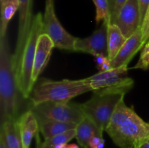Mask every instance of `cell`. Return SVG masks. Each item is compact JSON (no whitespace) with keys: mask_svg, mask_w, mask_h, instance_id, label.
<instances>
[{"mask_svg":"<svg viewBox=\"0 0 149 148\" xmlns=\"http://www.w3.org/2000/svg\"><path fill=\"white\" fill-rule=\"evenodd\" d=\"M106 132L120 148H137L149 139V122L128 107L124 97L116 106Z\"/></svg>","mask_w":149,"mask_h":148,"instance_id":"cell-1","label":"cell"},{"mask_svg":"<svg viewBox=\"0 0 149 148\" xmlns=\"http://www.w3.org/2000/svg\"><path fill=\"white\" fill-rule=\"evenodd\" d=\"M7 36L0 38V125L18 117V88Z\"/></svg>","mask_w":149,"mask_h":148,"instance_id":"cell-2","label":"cell"},{"mask_svg":"<svg viewBox=\"0 0 149 148\" xmlns=\"http://www.w3.org/2000/svg\"><path fill=\"white\" fill-rule=\"evenodd\" d=\"M88 91L91 89L84 78L61 81L42 78L33 87L29 99L31 105L45 102H68L71 99Z\"/></svg>","mask_w":149,"mask_h":148,"instance_id":"cell-3","label":"cell"},{"mask_svg":"<svg viewBox=\"0 0 149 148\" xmlns=\"http://www.w3.org/2000/svg\"><path fill=\"white\" fill-rule=\"evenodd\" d=\"M43 33V15L41 12L33 16L31 28L25 44L20 59L18 72L16 75L17 86L23 98L28 99L32 91L31 74L36 44L39 36Z\"/></svg>","mask_w":149,"mask_h":148,"instance_id":"cell-4","label":"cell"},{"mask_svg":"<svg viewBox=\"0 0 149 148\" xmlns=\"http://www.w3.org/2000/svg\"><path fill=\"white\" fill-rule=\"evenodd\" d=\"M128 65L99 73L84 78L91 91L97 94H126L134 86V81L128 76Z\"/></svg>","mask_w":149,"mask_h":148,"instance_id":"cell-5","label":"cell"},{"mask_svg":"<svg viewBox=\"0 0 149 148\" xmlns=\"http://www.w3.org/2000/svg\"><path fill=\"white\" fill-rule=\"evenodd\" d=\"M121 94L93 93L91 98L80 104L84 116L90 119L102 131L106 129L120 100L125 97Z\"/></svg>","mask_w":149,"mask_h":148,"instance_id":"cell-6","label":"cell"},{"mask_svg":"<svg viewBox=\"0 0 149 148\" xmlns=\"http://www.w3.org/2000/svg\"><path fill=\"white\" fill-rule=\"evenodd\" d=\"M29 110L33 112L38 122L52 120L78 124L85 118L80 104L69 102H45L36 105H31Z\"/></svg>","mask_w":149,"mask_h":148,"instance_id":"cell-7","label":"cell"},{"mask_svg":"<svg viewBox=\"0 0 149 148\" xmlns=\"http://www.w3.org/2000/svg\"><path fill=\"white\" fill-rule=\"evenodd\" d=\"M43 33L50 37L55 48L75 52L74 45L77 38L67 32L57 18L53 0H46L43 15Z\"/></svg>","mask_w":149,"mask_h":148,"instance_id":"cell-8","label":"cell"},{"mask_svg":"<svg viewBox=\"0 0 149 148\" xmlns=\"http://www.w3.org/2000/svg\"><path fill=\"white\" fill-rule=\"evenodd\" d=\"M19 23L17 32V43L15 52L13 55V65H14L15 75L18 72L20 59L25 44L31 28L33 16L32 15L33 0H19Z\"/></svg>","mask_w":149,"mask_h":148,"instance_id":"cell-9","label":"cell"},{"mask_svg":"<svg viewBox=\"0 0 149 148\" xmlns=\"http://www.w3.org/2000/svg\"><path fill=\"white\" fill-rule=\"evenodd\" d=\"M109 23L103 20L100 27L86 38H77L74 50L75 52H85L93 56L103 55L109 57L108 52L107 32Z\"/></svg>","mask_w":149,"mask_h":148,"instance_id":"cell-10","label":"cell"},{"mask_svg":"<svg viewBox=\"0 0 149 148\" xmlns=\"http://www.w3.org/2000/svg\"><path fill=\"white\" fill-rule=\"evenodd\" d=\"M114 24L127 39L141 26V13L138 0H127L121 8Z\"/></svg>","mask_w":149,"mask_h":148,"instance_id":"cell-11","label":"cell"},{"mask_svg":"<svg viewBox=\"0 0 149 148\" xmlns=\"http://www.w3.org/2000/svg\"><path fill=\"white\" fill-rule=\"evenodd\" d=\"M54 47H55L54 43L48 35H47L46 33H42L39 36L36 44L34 59H33V69H32L31 83L32 90L40 74L43 72L45 68L47 65Z\"/></svg>","mask_w":149,"mask_h":148,"instance_id":"cell-12","label":"cell"},{"mask_svg":"<svg viewBox=\"0 0 149 148\" xmlns=\"http://www.w3.org/2000/svg\"><path fill=\"white\" fill-rule=\"evenodd\" d=\"M145 46L142 39V31L140 26L132 36L127 38L116 56L111 60L112 68L128 65L133 57Z\"/></svg>","mask_w":149,"mask_h":148,"instance_id":"cell-13","label":"cell"},{"mask_svg":"<svg viewBox=\"0 0 149 148\" xmlns=\"http://www.w3.org/2000/svg\"><path fill=\"white\" fill-rule=\"evenodd\" d=\"M17 122L23 148H30L33 138L39 133L37 119L31 110H28L17 117Z\"/></svg>","mask_w":149,"mask_h":148,"instance_id":"cell-14","label":"cell"},{"mask_svg":"<svg viewBox=\"0 0 149 148\" xmlns=\"http://www.w3.org/2000/svg\"><path fill=\"white\" fill-rule=\"evenodd\" d=\"M76 132V139L81 148H90L89 142L90 139L94 136H103V133L93 122L86 117L77 124Z\"/></svg>","mask_w":149,"mask_h":148,"instance_id":"cell-15","label":"cell"},{"mask_svg":"<svg viewBox=\"0 0 149 148\" xmlns=\"http://www.w3.org/2000/svg\"><path fill=\"white\" fill-rule=\"evenodd\" d=\"M17 118L9 119L0 125V133L8 148H23Z\"/></svg>","mask_w":149,"mask_h":148,"instance_id":"cell-16","label":"cell"},{"mask_svg":"<svg viewBox=\"0 0 149 148\" xmlns=\"http://www.w3.org/2000/svg\"><path fill=\"white\" fill-rule=\"evenodd\" d=\"M38 123L39 126V132L42 133L45 139H47L59 133L76 129L77 126V124L74 123L52 120H41Z\"/></svg>","mask_w":149,"mask_h":148,"instance_id":"cell-17","label":"cell"},{"mask_svg":"<svg viewBox=\"0 0 149 148\" xmlns=\"http://www.w3.org/2000/svg\"><path fill=\"white\" fill-rule=\"evenodd\" d=\"M126 40L127 38L116 24L111 23L108 26V52L109 58L111 60L116 56Z\"/></svg>","mask_w":149,"mask_h":148,"instance_id":"cell-18","label":"cell"},{"mask_svg":"<svg viewBox=\"0 0 149 148\" xmlns=\"http://www.w3.org/2000/svg\"><path fill=\"white\" fill-rule=\"evenodd\" d=\"M1 1V24L0 38L7 36L9 23L19 10V0H0Z\"/></svg>","mask_w":149,"mask_h":148,"instance_id":"cell-19","label":"cell"},{"mask_svg":"<svg viewBox=\"0 0 149 148\" xmlns=\"http://www.w3.org/2000/svg\"><path fill=\"white\" fill-rule=\"evenodd\" d=\"M76 134H77L76 129H71V130L59 133V134L49 138L47 139H45V141L43 142V145L46 148H48L55 146V145L67 144L70 141L72 140L74 138H76Z\"/></svg>","mask_w":149,"mask_h":148,"instance_id":"cell-20","label":"cell"},{"mask_svg":"<svg viewBox=\"0 0 149 148\" xmlns=\"http://www.w3.org/2000/svg\"><path fill=\"white\" fill-rule=\"evenodd\" d=\"M96 7L95 20L97 23L103 20L111 24V12L109 0H93Z\"/></svg>","mask_w":149,"mask_h":148,"instance_id":"cell-21","label":"cell"},{"mask_svg":"<svg viewBox=\"0 0 149 148\" xmlns=\"http://www.w3.org/2000/svg\"><path fill=\"white\" fill-rule=\"evenodd\" d=\"M141 31H142V39L144 44L149 40V10L146 15L145 19L141 25Z\"/></svg>","mask_w":149,"mask_h":148,"instance_id":"cell-22","label":"cell"},{"mask_svg":"<svg viewBox=\"0 0 149 148\" xmlns=\"http://www.w3.org/2000/svg\"><path fill=\"white\" fill-rule=\"evenodd\" d=\"M127 1V0H116L115 1V4L114 7H113V10L112 11L111 14V23L112 24H114L115 21H116V19L117 17L118 14H119V11H120L121 8L123 7L124 4H125V2Z\"/></svg>","mask_w":149,"mask_h":148,"instance_id":"cell-23","label":"cell"},{"mask_svg":"<svg viewBox=\"0 0 149 148\" xmlns=\"http://www.w3.org/2000/svg\"><path fill=\"white\" fill-rule=\"evenodd\" d=\"M141 13V23L142 25L149 10V0H138Z\"/></svg>","mask_w":149,"mask_h":148,"instance_id":"cell-24","label":"cell"},{"mask_svg":"<svg viewBox=\"0 0 149 148\" xmlns=\"http://www.w3.org/2000/svg\"><path fill=\"white\" fill-rule=\"evenodd\" d=\"M104 140L103 136H94L90 139L89 142V147L90 148H97L99 144Z\"/></svg>","mask_w":149,"mask_h":148,"instance_id":"cell-25","label":"cell"},{"mask_svg":"<svg viewBox=\"0 0 149 148\" xmlns=\"http://www.w3.org/2000/svg\"><path fill=\"white\" fill-rule=\"evenodd\" d=\"M94 57H95V63H96V65H97V69H99V68H100V66H101V65H103V64L108 59H109L108 57L105 56V55H97Z\"/></svg>","mask_w":149,"mask_h":148,"instance_id":"cell-26","label":"cell"},{"mask_svg":"<svg viewBox=\"0 0 149 148\" xmlns=\"http://www.w3.org/2000/svg\"><path fill=\"white\" fill-rule=\"evenodd\" d=\"M36 148H45L43 145V142H41L40 137H39V133H38L36 136Z\"/></svg>","mask_w":149,"mask_h":148,"instance_id":"cell-27","label":"cell"},{"mask_svg":"<svg viewBox=\"0 0 149 148\" xmlns=\"http://www.w3.org/2000/svg\"><path fill=\"white\" fill-rule=\"evenodd\" d=\"M0 148H8L1 133H0Z\"/></svg>","mask_w":149,"mask_h":148,"instance_id":"cell-28","label":"cell"},{"mask_svg":"<svg viewBox=\"0 0 149 148\" xmlns=\"http://www.w3.org/2000/svg\"><path fill=\"white\" fill-rule=\"evenodd\" d=\"M48 148H68V145H67V144H63V145H55V146L50 147H48Z\"/></svg>","mask_w":149,"mask_h":148,"instance_id":"cell-29","label":"cell"},{"mask_svg":"<svg viewBox=\"0 0 149 148\" xmlns=\"http://www.w3.org/2000/svg\"><path fill=\"white\" fill-rule=\"evenodd\" d=\"M115 1H116V0H109V7H110V12H111V14L112 11H113V7H114Z\"/></svg>","mask_w":149,"mask_h":148,"instance_id":"cell-30","label":"cell"},{"mask_svg":"<svg viewBox=\"0 0 149 148\" xmlns=\"http://www.w3.org/2000/svg\"><path fill=\"white\" fill-rule=\"evenodd\" d=\"M137 148H149V139L148 141H146V142H144L143 144H142L141 146H139L138 147H137Z\"/></svg>","mask_w":149,"mask_h":148,"instance_id":"cell-31","label":"cell"},{"mask_svg":"<svg viewBox=\"0 0 149 148\" xmlns=\"http://www.w3.org/2000/svg\"><path fill=\"white\" fill-rule=\"evenodd\" d=\"M68 148H80V147L78 146V145H76V144H70V145H68Z\"/></svg>","mask_w":149,"mask_h":148,"instance_id":"cell-32","label":"cell"},{"mask_svg":"<svg viewBox=\"0 0 149 148\" xmlns=\"http://www.w3.org/2000/svg\"><path fill=\"white\" fill-rule=\"evenodd\" d=\"M104 145H105V139L103 141V142H101L100 144H99L97 148H103L104 147Z\"/></svg>","mask_w":149,"mask_h":148,"instance_id":"cell-33","label":"cell"},{"mask_svg":"<svg viewBox=\"0 0 149 148\" xmlns=\"http://www.w3.org/2000/svg\"></svg>","mask_w":149,"mask_h":148,"instance_id":"cell-34","label":"cell"}]
</instances>
